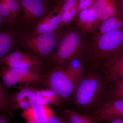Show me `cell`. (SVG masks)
I'll list each match as a JSON object with an SVG mask.
<instances>
[{
    "label": "cell",
    "mask_w": 123,
    "mask_h": 123,
    "mask_svg": "<svg viewBox=\"0 0 123 123\" xmlns=\"http://www.w3.org/2000/svg\"><path fill=\"white\" fill-rule=\"evenodd\" d=\"M98 21L94 12L91 8L82 10L78 13V24L86 31L93 29Z\"/></svg>",
    "instance_id": "cell-16"
},
{
    "label": "cell",
    "mask_w": 123,
    "mask_h": 123,
    "mask_svg": "<svg viewBox=\"0 0 123 123\" xmlns=\"http://www.w3.org/2000/svg\"><path fill=\"white\" fill-rule=\"evenodd\" d=\"M97 118L100 121L114 118H123V99H112L101 105L95 112Z\"/></svg>",
    "instance_id": "cell-10"
},
{
    "label": "cell",
    "mask_w": 123,
    "mask_h": 123,
    "mask_svg": "<svg viewBox=\"0 0 123 123\" xmlns=\"http://www.w3.org/2000/svg\"><path fill=\"white\" fill-rule=\"evenodd\" d=\"M78 6V0H67L63 4L60 6V12L70 10Z\"/></svg>",
    "instance_id": "cell-24"
},
{
    "label": "cell",
    "mask_w": 123,
    "mask_h": 123,
    "mask_svg": "<svg viewBox=\"0 0 123 123\" xmlns=\"http://www.w3.org/2000/svg\"><path fill=\"white\" fill-rule=\"evenodd\" d=\"M4 22L3 18H2V17L1 16V15H0V26L2 25Z\"/></svg>",
    "instance_id": "cell-32"
},
{
    "label": "cell",
    "mask_w": 123,
    "mask_h": 123,
    "mask_svg": "<svg viewBox=\"0 0 123 123\" xmlns=\"http://www.w3.org/2000/svg\"><path fill=\"white\" fill-rule=\"evenodd\" d=\"M36 104L49 106L50 104L60 105L61 99L50 89L36 90Z\"/></svg>",
    "instance_id": "cell-15"
},
{
    "label": "cell",
    "mask_w": 123,
    "mask_h": 123,
    "mask_svg": "<svg viewBox=\"0 0 123 123\" xmlns=\"http://www.w3.org/2000/svg\"><path fill=\"white\" fill-rule=\"evenodd\" d=\"M44 123H65L60 118L53 116L49 117Z\"/></svg>",
    "instance_id": "cell-26"
},
{
    "label": "cell",
    "mask_w": 123,
    "mask_h": 123,
    "mask_svg": "<svg viewBox=\"0 0 123 123\" xmlns=\"http://www.w3.org/2000/svg\"><path fill=\"white\" fill-rule=\"evenodd\" d=\"M76 82L66 69H56L46 77L44 85L53 91L61 99H68L73 94Z\"/></svg>",
    "instance_id": "cell-3"
},
{
    "label": "cell",
    "mask_w": 123,
    "mask_h": 123,
    "mask_svg": "<svg viewBox=\"0 0 123 123\" xmlns=\"http://www.w3.org/2000/svg\"><path fill=\"white\" fill-rule=\"evenodd\" d=\"M105 68L109 82L114 83L123 80V50L108 59L105 64Z\"/></svg>",
    "instance_id": "cell-12"
},
{
    "label": "cell",
    "mask_w": 123,
    "mask_h": 123,
    "mask_svg": "<svg viewBox=\"0 0 123 123\" xmlns=\"http://www.w3.org/2000/svg\"><path fill=\"white\" fill-rule=\"evenodd\" d=\"M96 46L98 55L110 59L123 50V30L100 34L97 39Z\"/></svg>",
    "instance_id": "cell-5"
},
{
    "label": "cell",
    "mask_w": 123,
    "mask_h": 123,
    "mask_svg": "<svg viewBox=\"0 0 123 123\" xmlns=\"http://www.w3.org/2000/svg\"><path fill=\"white\" fill-rule=\"evenodd\" d=\"M95 0H78V12L89 8L92 6Z\"/></svg>",
    "instance_id": "cell-25"
},
{
    "label": "cell",
    "mask_w": 123,
    "mask_h": 123,
    "mask_svg": "<svg viewBox=\"0 0 123 123\" xmlns=\"http://www.w3.org/2000/svg\"><path fill=\"white\" fill-rule=\"evenodd\" d=\"M0 76L5 85L8 88H28L40 82L41 72L24 69L11 68L0 65Z\"/></svg>",
    "instance_id": "cell-2"
},
{
    "label": "cell",
    "mask_w": 123,
    "mask_h": 123,
    "mask_svg": "<svg viewBox=\"0 0 123 123\" xmlns=\"http://www.w3.org/2000/svg\"><path fill=\"white\" fill-rule=\"evenodd\" d=\"M54 115L53 111L49 106L38 104L23 110L22 114L27 122L33 121L37 123H44L48 118Z\"/></svg>",
    "instance_id": "cell-13"
},
{
    "label": "cell",
    "mask_w": 123,
    "mask_h": 123,
    "mask_svg": "<svg viewBox=\"0 0 123 123\" xmlns=\"http://www.w3.org/2000/svg\"><path fill=\"white\" fill-rule=\"evenodd\" d=\"M43 65V61L37 56L20 51L10 52L0 59V65L11 68L41 72Z\"/></svg>",
    "instance_id": "cell-4"
},
{
    "label": "cell",
    "mask_w": 123,
    "mask_h": 123,
    "mask_svg": "<svg viewBox=\"0 0 123 123\" xmlns=\"http://www.w3.org/2000/svg\"><path fill=\"white\" fill-rule=\"evenodd\" d=\"M14 43L15 37L12 31L0 33V59L10 52Z\"/></svg>",
    "instance_id": "cell-17"
},
{
    "label": "cell",
    "mask_w": 123,
    "mask_h": 123,
    "mask_svg": "<svg viewBox=\"0 0 123 123\" xmlns=\"http://www.w3.org/2000/svg\"><path fill=\"white\" fill-rule=\"evenodd\" d=\"M90 8L102 22L123 12L118 0H95Z\"/></svg>",
    "instance_id": "cell-9"
},
{
    "label": "cell",
    "mask_w": 123,
    "mask_h": 123,
    "mask_svg": "<svg viewBox=\"0 0 123 123\" xmlns=\"http://www.w3.org/2000/svg\"><path fill=\"white\" fill-rule=\"evenodd\" d=\"M81 37L79 34L73 31L68 33L60 43L55 56L56 63L63 65L73 59L79 50Z\"/></svg>",
    "instance_id": "cell-7"
},
{
    "label": "cell",
    "mask_w": 123,
    "mask_h": 123,
    "mask_svg": "<svg viewBox=\"0 0 123 123\" xmlns=\"http://www.w3.org/2000/svg\"><path fill=\"white\" fill-rule=\"evenodd\" d=\"M16 0H0L1 1H3V2H6V3H9V2H12V1H14Z\"/></svg>",
    "instance_id": "cell-30"
},
{
    "label": "cell",
    "mask_w": 123,
    "mask_h": 123,
    "mask_svg": "<svg viewBox=\"0 0 123 123\" xmlns=\"http://www.w3.org/2000/svg\"><path fill=\"white\" fill-rule=\"evenodd\" d=\"M0 15L2 17L4 22L7 23L10 25L14 22L8 4L1 1H0Z\"/></svg>",
    "instance_id": "cell-21"
},
{
    "label": "cell",
    "mask_w": 123,
    "mask_h": 123,
    "mask_svg": "<svg viewBox=\"0 0 123 123\" xmlns=\"http://www.w3.org/2000/svg\"><path fill=\"white\" fill-rule=\"evenodd\" d=\"M26 123H37L36 122H33V121H30V122H27Z\"/></svg>",
    "instance_id": "cell-33"
},
{
    "label": "cell",
    "mask_w": 123,
    "mask_h": 123,
    "mask_svg": "<svg viewBox=\"0 0 123 123\" xmlns=\"http://www.w3.org/2000/svg\"><path fill=\"white\" fill-rule=\"evenodd\" d=\"M108 123H123V119L118 117H114L107 120Z\"/></svg>",
    "instance_id": "cell-27"
},
{
    "label": "cell",
    "mask_w": 123,
    "mask_h": 123,
    "mask_svg": "<svg viewBox=\"0 0 123 123\" xmlns=\"http://www.w3.org/2000/svg\"><path fill=\"white\" fill-rule=\"evenodd\" d=\"M60 6L58 5L39 22L35 28V34L53 32L61 25Z\"/></svg>",
    "instance_id": "cell-11"
},
{
    "label": "cell",
    "mask_w": 123,
    "mask_h": 123,
    "mask_svg": "<svg viewBox=\"0 0 123 123\" xmlns=\"http://www.w3.org/2000/svg\"><path fill=\"white\" fill-rule=\"evenodd\" d=\"M123 30V12L103 22L99 29V34Z\"/></svg>",
    "instance_id": "cell-14"
},
{
    "label": "cell",
    "mask_w": 123,
    "mask_h": 123,
    "mask_svg": "<svg viewBox=\"0 0 123 123\" xmlns=\"http://www.w3.org/2000/svg\"><path fill=\"white\" fill-rule=\"evenodd\" d=\"M104 89L101 77L93 74L82 75L77 81L73 94L75 103L82 108L93 106L101 98Z\"/></svg>",
    "instance_id": "cell-1"
},
{
    "label": "cell",
    "mask_w": 123,
    "mask_h": 123,
    "mask_svg": "<svg viewBox=\"0 0 123 123\" xmlns=\"http://www.w3.org/2000/svg\"><path fill=\"white\" fill-rule=\"evenodd\" d=\"M119 4L121 10L123 12V0H121V1H119Z\"/></svg>",
    "instance_id": "cell-31"
},
{
    "label": "cell",
    "mask_w": 123,
    "mask_h": 123,
    "mask_svg": "<svg viewBox=\"0 0 123 123\" xmlns=\"http://www.w3.org/2000/svg\"><path fill=\"white\" fill-rule=\"evenodd\" d=\"M24 24L30 25L45 14L47 9L43 0H18Z\"/></svg>",
    "instance_id": "cell-8"
},
{
    "label": "cell",
    "mask_w": 123,
    "mask_h": 123,
    "mask_svg": "<svg viewBox=\"0 0 123 123\" xmlns=\"http://www.w3.org/2000/svg\"><path fill=\"white\" fill-rule=\"evenodd\" d=\"M7 4L12 14L14 22L18 15L19 12L21 10L20 2L18 0H16Z\"/></svg>",
    "instance_id": "cell-23"
},
{
    "label": "cell",
    "mask_w": 123,
    "mask_h": 123,
    "mask_svg": "<svg viewBox=\"0 0 123 123\" xmlns=\"http://www.w3.org/2000/svg\"><path fill=\"white\" fill-rule=\"evenodd\" d=\"M64 115L68 123H98L92 117L70 110L65 111Z\"/></svg>",
    "instance_id": "cell-19"
},
{
    "label": "cell",
    "mask_w": 123,
    "mask_h": 123,
    "mask_svg": "<svg viewBox=\"0 0 123 123\" xmlns=\"http://www.w3.org/2000/svg\"><path fill=\"white\" fill-rule=\"evenodd\" d=\"M59 3V5L61 6L64 4L67 0H57Z\"/></svg>",
    "instance_id": "cell-29"
},
{
    "label": "cell",
    "mask_w": 123,
    "mask_h": 123,
    "mask_svg": "<svg viewBox=\"0 0 123 123\" xmlns=\"http://www.w3.org/2000/svg\"><path fill=\"white\" fill-rule=\"evenodd\" d=\"M24 39V46L35 54L46 56L51 55L55 50L57 39L53 32L35 34Z\"/></svg>",
    "instance_id": "cell-6"
},
{
    "label": "cell",
    "mask_w": 123,
    "mask_h": 123,
    "mask_svg": "<svg viewBox=\"0 0 123 123\" xmlns=\"http://www.w3.org/2000/svg\"><path fill=\"white\" fill-rule=\"evenodd\" d=\"M12 110L11 98L0 81V111L7 112L11 115Z\"/></svg>",
    "instance_id": "cell-20"
},
{
    "label": "cell",
    "mask_w": 123,
    "mask_h": 123,
    "mask_svg": "<svg viewBox=\"0 0 123 123\" xmlns=\"http://www.w3.org/2000/svg\"><path fill=\"white\" fill-rule=\"evenodd\" d=\"M11 100L12 107L15 104L21 101L28 102L31 106L34 105L36 104V91L29 88H23L13 96Z\"/></svg>",
    "instance_id": "cell-18"
},
{
    "label": "cell",
    "mask_w": 123,
    "mask_h": 123,
    "mask_svg": "<svg viewBox=\"0 0 123 123\" xmlns=\"http://www.w3.org/2000/svg\"><path fill=\"white\" fill-rule=\"evenodd\" d=\"M0 123H9L7 119L3 117L0 116Z\"/></svg>",
    "instance_id": "cell-28"
},
{
    "label": "cell",
    "mask_w": 123,
    "mask_h": 123,
    "mask_svg": "<svg viewBox=\"0 0 123 123\" xmlns=\"http://www.w3.org/2000/svg\"><path fill=\"white\" fill-rule=\"evenodd\" d=\"M113 84L111 92L112 99H123V80L117 81Z\"/></svg>",
    "instance_id": "cell-22"
}]
</instances>
